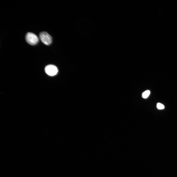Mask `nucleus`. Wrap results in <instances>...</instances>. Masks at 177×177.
Segmentation results:
<instances>
[{"label":"nucleus","mask_w":177,"mask_h":177,"mask_svg":"<svg viewBox=\"0 0 177 177\" xmlns=\"http://www.w3.org/2000/svg\"><path fill=\"white\" fill-rule=\"evenodd\" d=\"M25 39L27 43L32 45H36L39 41V39L37 36L31 32L27 33L26 34Z\"/></svg>","instance_id":"1"},{"label":"nucleus","mask_w":177,"mask_h":177,"mask_svg":"<svg viewBox=\"0 0 177 177\" xmlns=\"http://www.w3.org/2000/svg\"><path fill=\"white\" fill-rule=\"evenodd\" d=\"M39 37L41 42L45 45H49L52 43V37L46 31L40 32L39 34Z\"/></svg>","instance_id":"2"},{"label":"nucleus","mask_w":177,"mask_h":177,"mask_svg":"<svg viewBox=\"0 0 177 177\" xmlns=\"http://www.w3.org/2000/svg\"><path fill=\"white\" fill-rule=\"evenodd\" d=\"M45 72L48 75L53 76L56 75L58 72L57 67L52 65H49L46 66L45 69Z\"/></svg>","instance_id":"3"},{"label":"nucleus","mask_w":177,"mask_h":177,"mask_svg":"<svg viewBox=\"0 0 177 177\" xmlns=\"http://www.w3.org/2000/svg\"><path fill=\"white\" fill-rule=\"evenodd\" d=\"M150 91L149 90H147L144 92L142 94V97L144 98H146L149 96Z\"/></svg>","instance_id":"4"},{"label":"nucleus","mask_w":177,"mask_h":177,"mask_svg":"<svg viewBox=\"0 0 177 177\" xmlns=\"http://www.w3.org/2000/svg\"><path fill=\"white\" fill-rule=\"evenodd\" d=\"M157 108L159 109H163L164 107V105L163 104L160 103H157Z\"/></svg>","instance_id":"5"}]
</instances>
